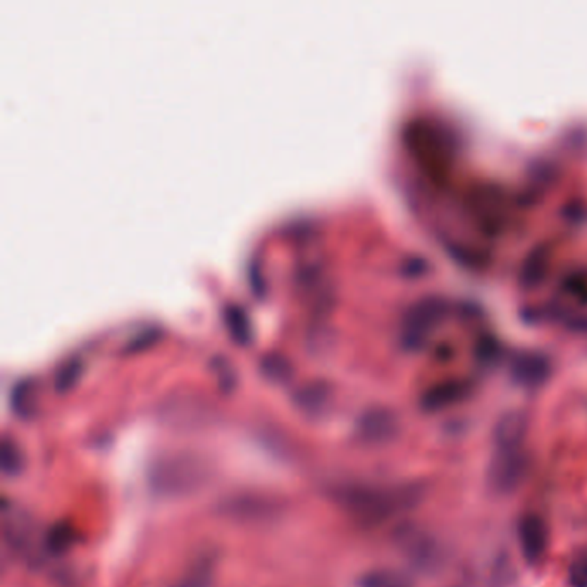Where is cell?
I'll list each match as a JSON object with an SVG mask.
<instances>
[{"label":"cell","instance_id":"obj_1","mask_svg":"<svg viewBox=\"0 0 587 587\" xmlns=\"http://www.w3.org/2000/svg\"><path fill=\"white\" fill-rule=\"evenodd\" d=\"M413 501L415 498L407 489L354 485L339 493V503L345 510L367 526L381 524L396 511L409 509Z\"/></svg>","mask_w":587,"mask_h":587},{"label":"cell","instance_id":"obj_12","mask_svg":"<svg viewBox=\"0 0 587 587\" xmlns=\"http://www.w3.org/2000/svg\"><path fill=\"white\" fill-rule=\"evenodd\" d=\"M77 372H79V367H77V362H71L68 363L66 367H62L57 374V379H55V386L59 391H66L69 389L73 383L77 381Z\"/></svg>","mask_w":587,"mask_h":587},{"label":"cell","instance_id":"obj_4","mask_svg":"<svg viewBox=\"0 0 587 587\" xmlns=\"http://www.w3.org/2000/svg\"><path fill=\"white\" fill-rule=\"evenodd\" d=\"M396 435L398 420L387 410H371L358 420V439L367 444H384Z\"/></svg>","mask_w":587,"mask_h":587},{"label":"cell","instance_id":"obj_10","mask_svg":"<svg viewBox=\"0 0 587 587\" xmlns=\"http://www.w3.org/2000/svg\"><path fill=\"white\" fill-rule=\"evenodd\" d=\"M300 407L306 410L308 413H317L319 410L324 407L326 402V391L322 386H312L300 395Z\"/></svg>","mask_w":587,"mask_h":587},{"label":"cell","instance_id":"obj_11","mask_svg":"<svg viewBox=\"0 0 587 587\" xmlns=\"http://www.w3.org/2000/svg\"><path fill=\"white\" fill-rule=\"evenodd\" d=\"M362 587H407V583L393 572H372L362 581Z\"/></svg>","mask_w":587,"mask_h":587},{"label":"cell","instance_id":"obj_9","mask_svg":"<svg viewBox=\"0 0 587 587\" xmlns=\"http://www.w3.org/2000/svg\"><path fill=\"white\" fill-rule=\"evenodd\" d=\"M12 412L21 419H31L35 413V393L29 383H21L16 386L11 398Z\"/></svg>","mask_w":587,"mask_h":587},{"label":"cell","instance_id":"obj_6","mask_svg":"<svg viewBox=\"0 0 587 587\" xmlns=\"http://www.w3.org/2000/svg\"><path fill=\"white\" fill-rule=\"evenodd\" d=\"M529 424L522 413L505 415L494 428V450L524 448Z\"/></svg>","mask_w":587,"mask_h":587},{"label":"cell","instance_id":"obj_7","mask_svg":"<svg viewBox=\"0 0 587 587\" xmlns=\"http://www.w3.org/2000/svg\"><path fill=\"white\" fill-rule=\"evenodd\" d=\"M75 539H77V533L71 527V524L59 522L47 533L45 548L52 555H62L75 544Z\"/></svg>","mask_w":587,"mask_h":587},{"label":"cell","instance_id":"obj_14","mask_svg":"<svg viewBox=\"0 0 587 587\" xmlns=\"http://www.w3.org/2000/svg\"><path fill=\"white\" fill-rule=\"evenodd\" d=\"M265 371L273 376V378H278V379H281L282 372L286 371V365L284 363H280L278 360H273V362H269L267 365H265Z\"/></svg>","mask_w":587,"mask_h":587},{"label":"cell","instance_id":"obj_2","mask_svg":"<svg viewBox=\"0 0 587 587\" xmlns=\"http://www.w3.org/2000/svg\"><path fill=\"white\" fill-rule=\"evenodd\" d=\"M208 463L197 453L179 452L157 460L151 470L153 491L162 496H183L205 485Z\"/></svg>","mask_w":587,"mask_h":587},{"label":"cell","instance_id":"obj_13","mask_svg":"<svg viewBox=\"0 0 587 587\" xmlns=\"http://www.w3.org/2000/svg\"><path fill=\"white\" fill-rule=\"evenodd\" d=\"M570 583L574 587H587V553L570 567Z\"/></svg>","mask_w":587,"mask_h":587},{"label":"cell","instance_id":"obj_3","mask_svg":"<svg viewBox=\"0 0 587 587\" xmlns=\"http://www.w3.org/2000/svg\"><path fill=\"white\" fill-rule=\"evenodd\" d=\"M529 470V459L524 448L515 450H494L489 463L487 481L491 489L500 494L515 491L526 479Z\"/></svg>","mask_w":587,"mask_h":587},{"label":"cell","instance_id":"obj_8","mask_svg":"<svg viewBox=\"0 0 587 587\" xmlns=\"http://www.w3.org/2000/svg\"><path fill=\"white\" fill-rule=\"evenodd\" d=\"M0 463H2V472L5 476H18L23 469V453L20 450V446L11 439V437H4L2 441V448H0Z\"/></svg>","mask_w":587,"mask_h":587},{"label":"cell","instance_id":"obj_5","mask_svg":"<svg viewBox=\"0 0 587 587\" xmlns=\"http://www.w3.org/2000/svg\"><path fill=\"white\" fill-rule=\"evenodd\" d=\"M518 541L524 558L529 563H537L548 550V527L537 515H526L518 524Z\"/></svg>","mask_w":587,"mask_h":587}]
</instances>
